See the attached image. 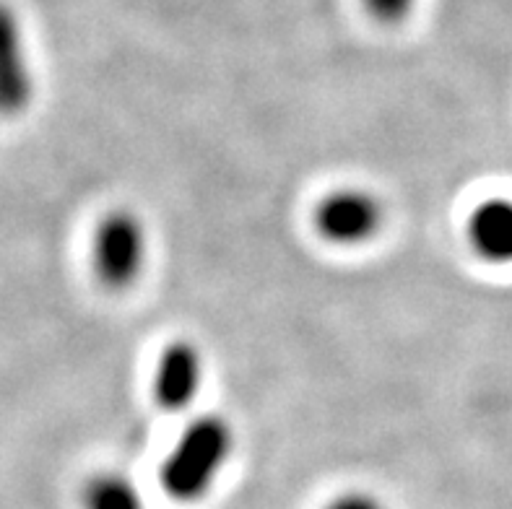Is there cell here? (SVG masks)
<instances>
[{"label":"cell","mask_w":512,"mask_h":509,"mask_svg":"<svg viewBox=\"0 0 512 509\" xmlns=\"http://www.w3.org/2000/svg\"><path fill=\"white\" fill-rule=\"evenodd\" d=\"M234 450V432L221 416H201L180 434L162 465V489L175 502H198L214 489Z\"/></svg>","instance_id":"obj_1"},{"label":"cell","mask_w":512,"mask_h":509,"mask_svg":"<svg viewBox=\"0 0 512 509\" xmlns=\"http://www.w3.org/2000/svg\"><path fill=\"white\" fill-rule=\"evenodd\" d=\"M149 255L146 226L128 208H115L104 216L91 239V265L99 284L110 291L130 289L141 278Z\"/></svg>","instance_id":"obj_2"},{"label":"cell","mask_w":512,"mask_h":509,"mask_svg":"<svg viewBox=\"0 0 512 509\" xmlns=\"http://www.w3.org/2000/svg\"><path fill=\"white\" fill-rule=\"evenodd\" d=\"M312 221L325 242L338 247H359L375 239L383 229L385 208L370 190L341 187L320 200Z\"/></svg>","instance_id":"obj_3"},{"label":"cell","mask_w":512,"mask_h":509,"mask_svg":"<svg viewBox=\"0 0 512 509\" xmlns=\"http://www.w3.org/2000/svg\"><path fill=\"white\" fill-rule=\"evenodd\" d=\"M34 76L21 21L0 0V117H19L32 104Z\"/></svg>","instance_id":"obj_4"},{"label":"cell","mask_w":512,"mask_h":509,"mask_svg":"<svg viewBox=\"0 0 512 509\" xmlns=\"http://www.w3.org/2000/svg\"><path fill=\"white\" fill-rule=\"evenodd\" d=\"M203 382V356L190 341L169 343L156 361L154 395L164 411H182L193 403Z\"/></svg>","instance_id":"obj_5"},{"label":"cell","mask_w":512,"mask_h":509,"mask_svg":"<svg viewBox=\"0 0 512 509\" xmlns=\"http://www.w3.org/2000/svg\"><path fill=\"white\" fill-rule=\"evenodd\" d=\"M466 237L479 258L497 265L512 263V200L494 198L468 216Z\"/></svg>","instance_id":"obj_6"},{"label":"cell","mask_w":512,"mask_h":509,"mask_svg":"<svg viewBox=\"0 0 512 509\" xmlns=\"http://www.w3.org/2000/svg\"><path fill=\"white\" fill-rule=\"evenodd\" d=\"M84 509H146V504L133 481L117 473H99L86 484Z\"/></svg>","instance_id":"obj_7"},{"label":"cell","mask_w":512,"mask_h":509,"mask_svg":"<svg viewBox=\"0 0 512 509\" xmlns=\"http://www.w3.org/2000/svg\"><path fill=\"white\" fill-rule=\"evenodd\" d=\"M325 509H385V507L377 502L372 494H364V491H346V494L333 499Z\"/></svg>","instance_id":"obj_8"}]
</instances>
